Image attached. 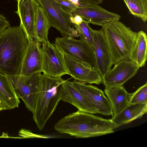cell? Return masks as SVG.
<instances>
[{
	"label": "cell",
	"instance_id": "obj_1",
	"mask_svg": "<svg viewBox=\"0 0 147 147\" xmlns=\"http://www.w3.org/2000/svg\"><path fill=\"white\" fill-rule=\"evenodd\" d=\"M119 127L111 119H105L78 110L59 121L54 128L60 133L76 138H86L112 133Z\"/></svg>",
	"mask_w": 147,
	"mask_h": 147
},
{
	"label": "cell",
	"instance_id": "obj_2",
	"mask_svg": "<svg viewBox=\"0 0 147 147\" xmlns=\"http://www.w3.org/2000/svg\"><path fill=\"white\" fill-rule=\"evenodd\" d=\"M28 40L19 26H9L0 34V72L20 74Z\"/></svg>",
	"mask_w": 147,
	"mask_h": 147
},
{
	"label": "cell",
	"instance_id": "obj_3",
	"mask_svg": "<svg viewBox=\"0 0 147 147\" xmlns=\"http://www.w3.org/2000/svg\"><path fill=\"white\" fill-rule=\"evenodd\" d=\"M65 80L61 77L42 75L32 113L33 120L40 130L43 129L61 100L62 84Z\"/></svg>",
	"mask_w": 147,
	"mask_h": 147
},
{
	"label": "cell",
	"instance_id": "obj_4",
	"mask_svg": "<svg viewBox=\"0 0 147 147\" xmlns=\"http://www.w3.org/2000/svg\"><path fill=\"white\" fill-rule=\"evenodd\" d=\"M101 26L110 49L113 65L121 60L129 59L137 33L119 20L109 22Z\"/></svg>",
	"mask_w": 147,
	"mask_h": 147
},
{
	"label": "cell",
	"instance_id": "obj_5",
	"mask_svg": "<svg viewBox=\"0 0 147 147\" xmlns=\"http://www.w3.org/2000/svg\"><path fill=\"white\" fill-rule=\"evenodd\" d=\"M42 7L52 27L55 28L63 37H80L74 25L71 22L70 15L53 0H35Z\"/></svg>",
	"mask_w": 147,
	"mask_h": 147
},
{
	"label": "cell",
	"instance_id": "obj_6",
	"mask_svg": "<svg viewBox=\"0 0 147 147\" xmlns=\"http://www.w3.org/2000/svg\"><path fill=\"white\" fill-rule=\"evenodd\" d=\"M80 37L79 39L72 37H58L56 38L54 43L64 54L85 62L97 70L92 45L83 37Z\"/></svg>",
	"mask_w": 147,
	"mask_h": 147
},
{
	"label": "cell",
	"instance_id": "obj_7",
	"mask_svg": "<svg viewBox=\"0 0 147 147\" xmlns=\"http://www.w3.org/2000/svg\"><path fill=\"white\" fill-rule=\"evenodd\" d=\"M41 50L43 74L52 77L69 74L64 53L54 43L49 40L42 43Z\"/></svg>",
	"mask_w": 147,
	"mask_h": 147
},
{
	"label": "cell",
	"instance_id": "obj_8",
	"mask_svg": "<svg viewBox=\"0 0 147 147\" xmlns=\"http://www.w3.org/2000/svg\"><path fill=\"white\" fill-rule=\"evenodd\" d=\"M42 74L38 72L30 76L21 74L7 75L11 79L16 93L26 107L32 113L35 107L39 81Z\"/></svg>",
	"mask_w": 147,
	"mask_h": 147
},
{
	"label": "cell",
	"instance_id": "obj_9",
	"mask_svg": "<svg viewBox=\"0 0 147 147\" xmlns=\"http://www.w3.org/2000/svg\"><path fill=\"white\" fill-rule=\"evenodd\" d=\"M72 82L75 88L89 101L97 114L113 116L111 105L102 90L96 86L86 85L75 79Z\"/></svg>",
	"mask_w": 147,
	"mask_h": 147
},
{
	"label": "cell",
	"instance_id": "obj_10",
	"mask_svg": "<svg viewBox=\"0 0 147 147\" xmlns=\"http://www.w3.org/2000/svg\"><path fill=\"white\" fill-rule=\"evenodd\" d=\"M114 65L102 79L105 87L123 85L135 75L140 68L129 59L121 60Z\"/></svg>",
	"mask_w": 147,
	"mask_h": 147
},
{
	"label": "cell",
	"instance_id": "obj_11",
	"mask_svg": "<svg viewBox=\"0 0 147 147\" xmlns=\"http://www.w3.org/2000/svg\"><path fill=\"white\" fill-rule=\"evenodd\" d=\"M69 75L80 82L100 84L102 78L98 71L89 64L71 56L64 54Z\"/></svg>",
	"mask_w": 147,
	"mask_h": 147
},
{
	"label": "cell",
	"instance_id": "obj_12",
	"mask_svg": "<svg viewBox=\"0 0 147 147\" xmlns=\"http://www.w3.org/2000/svg\"><path fill=\"white\" fill-rule=\"evenodd\" d=\"M92 45L95 55L97 70L102 79L111 69V54L108 43L102 29L93 30Z\"/></svg>",
	"mask_w": 147,
	"mask_h": 147
},
{
	"label": "cell",
	"instance_id": "obj_13",
	"mask_svg": "<svg viewBox=\"0 0 147 147\" xmlns=\"http://www.w3.org/2000/svg\"><path fill=\"white\" fill-rule=\"evenodd\" d=\"M17 10L15 12L20 20V26L28 41L34 39V31L38 8L40 6L35 0H18Z\"/></svg>",
	"mask_w": 147,
	"mask_h": 147
},
{
	"label": "cell",
	"instance_id": "obj_14",
	"mask_svg": "<svg viewBox=\"0 0 147 147\" xmlns=\"http://www.w3.org/2000/svg\"><path fill=\"white\" fill-rule=\"evenodd\" d=\"M73 13L77 14L89 23L101 26L109 22L119 20L121 17L98 5L77 7Z\"/></svg>",
	"mask_w": 147,
	"mask_h": 147
},
{
	"label": "cell",
	"instance_id": "obj_15",
	"mask_svg": "<svg viewBox=\"0 0 147 147\" xmlns=\"http://www.w3.org/2000/svg\"><path fill=\"white\" fill-rule=\"evenodd\" d=\"M41 43L35 39L28 41L20 74L28 76L42 72Z\"/></svg>",
	"mask_w": 147,
	"mask_h": 147
},
{
	"label": "cell",
	"instance_id": "obj_16",
	"mask_svg": "<svg viewBox=\"0 0 147 147\" xmlns=\"http://www.w3.org/2000/svg\"><path fill=\"white\" fill-rule=\"evenodd\" d=\"M61 100L76 107L78 110L97 114L89 101L75 88L72 82L65 80L62 84Z\"/></svg>",
	"mask_w": 147,
	"mask_h": 147
},
{
	"label": "cell",
	"instance_id": "obj_17",
	"mask_svg": "<svg viewBox=\"0 0 147 147\" xmlns=\"http://www.w3.org/2000/svg\"><path fill=\"white\" fill-rule=\"evenodd\" d=\"M104 92L111 105L113 116L119 113L129 105L132 94L128 92L123 85L105 87Z\"/></svg>",
	"mask_w": 147,
	"mask_h": 147
},
{
	"label": "cell",
	"instance_id": "obj_18",
	"mask_svg": "<svg viewBox=\"0 0 147 147\" xmlns=\"http://www.w3.org/2000/svg\"><path fill=\"white\" fill-rule=\"evenodd\" d=\"M147 111V103L129 105L111 119L119 127L140 119Z\"/></svg>",
	"mask_w": 147,
	"mask_h": 147
},
{
	"label": "cell",
	"instance_id": "obj_19",
	"mask_svg": "<svg viewBox=\"0 0 147 147\" xmlns=\"http://www.w3.org/2000/svg\"><path fill=\"white\" fill-rule=\"evenodd\" d=\"M137 33L136 41L129 59L140 68L144 66L147 60V36L142 31Z\"/></svg>",
	"mask_w": 147,
	"mask_h": 147
},
{
	"label": "cell",
	"instance_id": "obj_20",
	"mask_svg": "<svg viewBox=\"0 0 147 147\" xmlns=\"http://www.w3.org/2000/svg\"><path fill=\"white\" fill-rule=\"evenodd\" d=\"M0 91L11 109L18 107L20 101L11 79L7 75L0 72Z\"/></svg>",
	"mask_w": 147,
	"mask_h": 147
},
{
	"label": "cell",
	"instance_id": "obj_21",
	"mask_svg": "<svg viewBox=\"0 0 147 147\" xmlns=\"http://www.w3.org/2000/svg\"><path fill=\"white\" fill-rule=\"evenodd\" d=\"M51 23L42 7H38L35 28L34 39L40 43L48 40V35Z\"/></svg>",
	"mask_w": 147,
	"mask_h": 147
},
{
	"label": "cell",
	"instance_id": "obj_22",
	"mask_svg": "<svg viewBox=\"0 0 147 147\" xmlns=\"http://www.w3.org/2000/svg\"><path fill=\"white\" fill-rule=\"evenodd\" d=\"M130 13L145 22L147 20V3L145 0H123Z\"/></svg>",
	"mask_w": 147,
	"mask_h": 147
},
{
	"label": "cell",
	"instance_id": "obj_23",
	"mask_svg": "<svg viewBox=\"0 0 147 147\" xmlns=\"http://www.w3.org/2000/svg\"><path fill=\"white\" fill-rule=\"evenodd\" d=\"M89 22L83 19L82 22L79 25H74V27L80 37L86 40L92 45L93 41V30L89 25Z\"/></svg>",
	"mask_w": 147,
	"mask_h": 147
},
{
	"label": "cell",
	"instance_id": "obj_24",
	"mask_svg": "<svg viewBox=\"0 0 147 147\" xmlns=\"http://www.w3.org/2000/svg\"><path fill=\"white\" fill-rule=\"evenodd\" d=\"M147 103V83L138 88L132 93L129 104Z\"/></svg>",
	"mask_w": 147,
	"mask_h": 147
},
{
	"label": "cell",
	"instance_id": "obj_25",
	"mask_svg": "<svg viewBox=\"0 0 147 147\" xmlns=\"http://www.w3.org/2000/svg\"><path fill=\"white\" fill-rule=\"evenodd\" d=\"M53 0L59 3L63 9L70 16L73 15V12L78 7L68 0Z\"/></svg>",
	"mask_w": 147,
	"mask_h": 147
},
{
	"label": "cell",
	"instance_id": "obj_26",
	"mask_svg": "<svg viewBox=\"0 0 147 147\" xmlns=\"http://www.w3.org/2000/svg\"><path fill=\"white\" fill-rule=\"evenodd\" d=\"M81 7L95 5H98L102 3L103 0H79Z\"/></svg>",
	"mask_w": 147,
	"mask_h": 147
},
{
	"label": "cell",
	"instance_id": "obj_27",
	"mask_svg": "<svg viewBox=\"0 0 147 147\" xmlns=\"http://www.w3.org/2000/svg\"><path fill=\"white\" fill-rule=\"evenodd\" d=\"M9 26V22L6 18L3 15L0 14V34Z\"/></svg>",
	"mask_w": 147,
	"mask_h": 147
},
{
	"label": "cell",
	"instance_id": "obj_28",
	"mask_svg": "<svg viewBox=\"0 0 147 147\" xmlns=\"http://www.w3.org/2000/svg\"><path fill=\"white\" fill-rule=\"evenodd\" d=\"M7 109H11L5 98L0 91V111Z\"/></svg>",
	"mask_w": 147,
	"mask_h": 147
},
{
	"label": "cell",
	"instance_id": "obj_29",
	"mask_svg": "<svg viewBox=\"0 0 147 147\" xmlns=\"http://www.w3.org/2000/svg\"><path fill=\"white\" fill-rule=\"evenodd\" d=\"M70 19L71 22L74 26L79 25L84 19L80 16L74 13H73V15L70 16Z\"/></svg>",
	"mask_w": 147,
	"mask_h": 147
},
{
	"label": "cell",
	"instance_id": "obj_30",
	"mask_svg": "<svg viewBox=\"0 0 147 147\" xmlns=\"http://www.w3.org/2000/svg\"><path fill=\"white\" fill-rule=\"evenodd\" d=\"M71 3L78 7H81L80 3L79 0H68Z\"/></svg>",
	"mask_w": 147,
	"mask_h": 147
},
{
	"label": "cell",
	"instance_id": "obj_31",
	"mask_svg": "<svg viewBox=\"0 0 147 147\" xmlns=\"http://www.w3.org/2000/svg\"><path fill=\"white\" fill-rule=\"evenodd\" d=\"M145 1L147 3V0H145Z\"/></svg>",
	"mask_w": 147,
	"mask_h": 147
},
{
	"label": "cell",
	"instance_id": "obj_32",
	"mask_svg": "<svg viewBox=\"0 0 147 147\" xmlns=\"http://www.w3.org/2000/svg\"><path fill=\"white\" fill-rule=\"evenodd\" d=\"M16 0V1H17L18 0Z\"/></svg>",
	"mask_w": 147,
	"mask_h": 147
}]
</instances>
